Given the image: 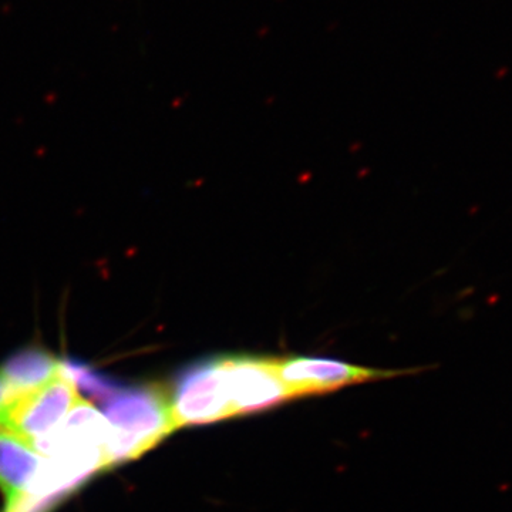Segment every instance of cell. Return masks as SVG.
<instances>
[{"label":"cell","instance_id":"obj_4","mask_svg":"<svg viewBox=\"0 0 512 512\" xmlns=\"http://www.w3.org/2000/svg\"><path fill=\"white\" fill-rule=\"evenodd\" d=\"M80 400L76 383L63 367L62 373L45 386L19 397L3 426L35 444L50 436Z\"/></svg>","mask_w":512,"mask_h":512},{"label":"cell","instance_id":"obj_5","mask_svg":"<svg viewBox=\"0 0 512 512\" xmlns=\"http://www.w3.org/2000/svg\"><path fill=\"white\" fill-rule=\"evenodd\" d=\"M279 376L293 399L325 394L352 384L384 379L396 373L379 372L323 357L292 356L276 359Z\"/></svg>","mask_w":512,"mask_h":512},{"label":"cell","instance_id":"obj_1","mask_svg":"<svg viewBox=\"0 0 512 512\" xmlns=\"http://www.w3.org/2000/svg\"><path fill=\"white\" fill-rule=\"evenodd\" d=\"M104 400L109 467L144 456L178 430L170 397L160 387L114 389Z\"/></svg>","mask_w":512,"mask_h":512},{"label":"cell","instance_id":"obj_2","mask_svg":"<svg viewBox=\"0 0 512 512\" xmlns=\"http://www.w3.org/2000/svg\"><path fill=\"white\" fill-rule=\"evenodd\" d=\"M170 404L177 429L232 419L221 357L184 369L175 380Z\"/></svg>","mask_w":512,"mask_h":512},{"label":"cell","instance_id":"obj_8","mask_svg":"<svg viewBox=\"0 0 512 512\" xmlns=\"http://www.w3.org/2000/svg\"><path fill=\"white\" fill-rule=\"evenodd\" d=\"M18 400L16 394L12 392L9 384L5 382L2 375H0V426L5 423L6 416H8L10 407Z\"/></svg>","mask_w":512,"mask_h":512},{"label":"cell","instance_id":"obj_6","mask_svg":"<svg viewBox=\"0 0 512 512\" xmlns=\"http://www.w3.org/2000/svg\"><path fill=\"white\" fill-rule=\"evenodd\" d=\"M46 457L32 441L0 426V488L10 512L23 503L45 466Z\"/></svg>","mask_w":512,"mask_h":512},{"label":"cell","instance_id":"obj_7","mask_svg":"<svg viewBox=\"0 0 512 512\" xmlns=\"http://www.w3.org/2000/svg\"><path fill=\"white\" fill-rule=\"evenodd\" d=\"M63 363L50 353L39 349H28L16 353L0 367V375L9 384L16 397L33 392L59 376Z\"/></svg>","mask_w":512,"mask_h":512},{"label":"cell","instance_id":"obj_3","mask_svg":"<svg viewBox=\"0 0 512 512\" xmlns=\"http://www.w3.org/2000/svg\"><path fill=\"white\" fill-rule=\"evenodd\" d=\"M221 360L232 416L264 412L293 399L276 359L242 355Z\"/></svg>","mask_w":512,"mask_h":512}]
</instances>
